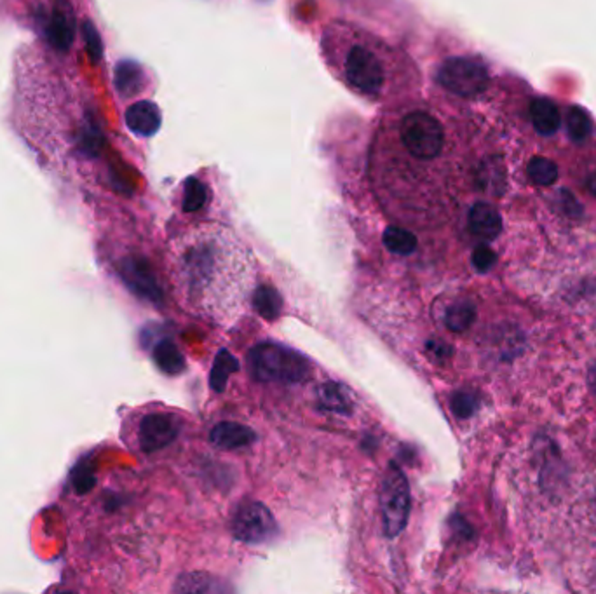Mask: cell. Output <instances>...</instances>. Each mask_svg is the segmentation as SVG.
<instances>
[{
	"label": "cell",
	"instance_id": "obj_1",
	"mask_svg": "<svg viewBox=\"0 0 596 594\" xmlns=\"http://www.w3.org/2000/svg\"><path fill=\"white\" fill-rule=\"evenodd\" d=\"M241 270V267H229L224 265L222 253L215 244L207 241H197L183 250L179 278L182 286L185 298L192 300L194 304L207 306L209 298H215V288L220 283L231 285L229 272Z\"/></svg>",
	"mask_w": 596,
	"mask_h": 594
},
{
	"label": "cell",
	"instance_id": "obj_2",
	"mask_svg": "<svg viewBox=\"0 0 596 594\" xmlns=\"http://www.w3.org/2000/svg\"><path fill=\"white\" fill-rule=\"evenodd\" d=\"M248 364L260 382L298 384L311 377L312 366L306 356L281 345L265 342L250 351Z\"/></svg>",
	"mask_w": 596,
	"mask_h": 594
},
{
	"label": "cell",
	"instance_id": "obj_3",
	"mask_svg": "<svg viewBox=\"0 0 596 594\" xmlns=\"http://www.w3.org/2000/svg\"><path fill=\"white\" fill-rule=\"evenodd\" d=\"M410 485L405 472L390 462L381 490V509L382 521L388 537H398L408 523L410 516Z\"/></svg>",
	"mask_w": 596,
	"mask_h": 594
},
{
	"label": "cell",
	"instance_id": "obj_4",
	"mask_svg": "<svg viewBox=\"0 0 596 594\" xmlns=\"http://www.w3.org/2000/svg\"><path fill=\"white\" fill-rule=\"evenodd\" d=\"M489 70L474 58L455 56L441 63L438 82L441 86L463 98H472L481 95L489 87Z\"/></svg>",
	"mask_w": 596,
	"mask_h": 594
},
{
	"label": "cell",
	"instance_id": "obj_5",
	"mask_svg": "<svg viewBox=\"0 0 596 594\" xmlns=\"http://www.w3.org/2000/svg\"><path fill=\"white\" fill-rule=\"evenodd\" d=\"M399 134L405 149L420 160L436 159L445 145V133L440 123L426 112L408 114L401 123Z\"/></svg>",
	"mask_w": 596,
	"mask_h": 594
},
{
	"label": "cell",
	"instance_id": "obj_6",
	"mask_svg": "<svg viewBox=\"0 0 596 594\" xmlns=\"http://www.w3.org/2000/svg\"><path fill=\"white\" fill-rule=\"evenodd\" d=\"M344 78L364 96H377L384 86V67L377 54L354 44L344 59Z\"/></svg>",
	"mask_w": 596,
	"mask_h": 594
},
{
	"label": "cell",
	"instance_id": "obj_7",
	"mask_svg": "<svg viewBox=\"0 0 596 594\" xmlns=\"http://www.w3.org/2000/svg\"><path fill=\"white\" fill-rule=\"evenodd\" d=\"M233 534L241 543H269L278 534V523L263 504L248 502L239 507L234 517Z\"/></svg>",
	"mask_w": 596,
	"mask_h": 594
},
{
	"label": "cell",
	"instance_id": "obj_8",
	"mask_svg": "<svg viewBox=\"0 0 596 594\" xmlns=\"http://www.w3.org/2000/svg\"><path fill=\"white\" fill-rule=\"evenodd\" d=\"M179 424L177 420L168 414L147 415L138 431V441L140 448L145 453H154L157 450H162L164 446L171 444L179 436Z\"/></svg>",
	"mask_w": 596,
	"mask_h": 594
},
{
	"label": "cell",
	"instance_id": "obj_9",
	"mask_svg": "<svg viewBox=\"0 0 596 594\" xmlns=\"http://www.w3.org/2000/svg\"><path fill=\"white\" fill-rule=\"evenodd\" d=\"M123 276L128 281V285L142 297L152 300V302H160L162 293L157 283L156 276L152 269L149 267L147 261L143 260H128L126 265L123 267Z\"/></svg>",
	"mask_w": 596,
	"mask_h": 594
},
{
	"label": "cell",
	"instance_id": "obj_10",
	"mask_svg": "<svg viewBox=\"0 0 596 594\" xmlns=\"http://www.w3.org/2000/svg\"><path fill=\"white\" fill-rule=\"evenodd\" d=\"M469 231L481 239V241H493L502 231V218L499 211L487 203H476L469 211Z\"/></svg>",
	"mask_w": 596,
	"mask_h": 594
},
{
	"label": "cell",
	"instance_id": "obj_11",
	"mask_svg": "<svg viewBox=\"0 0 596 594\" xmlns=\"http://www.w3.org/2000/svg\"><path fill=\"white\" fill-rule=\"evenodd\" d=\"M160 123L162 117L159 106L147 100L131 105L126 112V126L138 136H154L160 128Z\"/></svg>",
	"mask_w": 596,
	"mask_h": 594
},
{
	"label": "cell",
	"instance_id": "obj_12",
	"mask_svg": "<svg viewBox=\"0 0 596 594\" xmlns=\"http://www.w3.org/2000/svg\"><path fill=\"white\" fill-rule=\"evenodd\" d=\"M74 14L70 5L60 2L52 13L51 22L48 25V39L58 51H69L74 41Z\"/></svg>",
	"mask_w": 596,
	"mask_h": 594
},
{
	"label": "cell",
	"instance_id": "obj_13",
	"mask_svg": "<svg viewBox=\"0 0 596 594\" xmlns=\"http://www.w3.org/2000/svg\"><path fill=\"white\" fill-rule=\"evenodd\" d=\"M255 438L257 434L250 427L235 422H220L209 433L211 443L222 450H235L248 446L255 441Z\"/></svg>",
	"mask_w": 596,
	"mask_h": 594
},
{
	"label": "cell",
	"instance_id": "obj_14",
	"mask_svg": "<svg viewBox=\"0 0 596 594\" xmlns=\"http://www.w3.org/2000/svg\"><path fill=\"white\" fill-rule=\"evenodd\" d=\"M114 82H115V89L121 96H124V98L136 96L145 87V72L136 61L123 59L115 67Z\"/></svg>",
	"mask_w": 596,
	"mask_h": 594
},
{
	"label": "cell",
	"instance_id": "obj_15",
	"mask_svg": "<svg viewBox=\"0 0 596 594\" xmlns=\"http://www.w3.org/2000/svg\"><path fill=\"white\" fill-rule=\"evenodd\" d=\"M317 408L330 414L349 415L353 412V403L342 386L335 382H326L317 388L316 392Z\"/></svg>",
	"mask_w": 596,
	"mask_h": 594
},
{
	"label": "cell",
	"instance_id": "obj_16",
	"mask_svg": "<svg viewBox=\"0 0 596 594\" xmlns=\"http://www.w3.org/2000/svg\"><path fill=\"white\" fill-rule=\"evenodd\" d=\"M530 119L534 128L543 136H553L560 130V112L551 100L537 98L530 105Z\"/></svg>",
	"mask_w": 596,
	"mask_h": 594
},
{
	"label": "cell",
	"instance_id": "obj_17",
	"mask_svg": "<svg viewBox=\"0 0 596 594\" xmlns=\"http://www.w3.org/2000/svg\"><path fill=\"white\" fill-rule=\"evenodd\" d=\"M177 593H224L227 591V586H224L220 580L215 577L196 571V573H187L182 575L175 586Z\"/></svg>",
	"mask_w": 596,
	"mask_h": 594
},
{
	"label": "cell",
	"instance_id": "obj_18",
	"mask_svg": "<svg viewBox=\"0 0 596 594\" xmlns=\"http://www.w3.org/2000/svg\"><path fill=\"white\" fill-rule=\"evenodd\" d=\"M156 364L168 375H179L185 370V358L171 340H160L154 349Z\"/></svg>",
	"mask_w": 596,
	"mask_h": 594
},
{
	"label": "cell",
	"instance_id": "obj_19",
	"mask_svg": "<svg viewBox=\"0 0 596 594\" xmlns=\"http://www.w3.org/2000/svg\"><path fill=\"white\" fill-rule=\"evenodd\" d=\"M253 306L263 319L274 321L283 310V298L272 286H259L253 295Z\"/></svg>",
	"mask_w": 596,
	"mask_h": 594
},
{
	"label": "cell",
	"instance_id": "obj_20",
	"mask_svg": "<svg viewBox=\"0 0 596 594\" xmlns=\"http://www.w3.org/2000/svg\"><path fill=\"white\" fill-rule=\"evenodd\" d=\"M239 370V361L234 358L229 351H220L215 358L211 375H209V386L216 392H224L227 386L229 377Z\"/></svg>",
	"mask_w": 596,
	"mask_h": 594
},
{
	"label": "cell",
	"instance_id": "obj_21",
	"mask_svg": "<svg viewBox=\"0 0 596 594\" xmlns=\"http://www.w3.org/2000/svg\"><path fill=\"white\" fill-rule=\"evenodd\" d=\"M476 319V309L471 302H457L450 306L445 315V324L448 330L461 334L467 330Z\"/></svg>",
	"mask_w": 596,
	"mask_h": 594
},
{
	"label": "cell",
	"instance_id": "obj_22",
	"mask_svg": "<svg viewBox=\"0 0 596 594\" xmlns=\"http://www.w3.org/2000/svg\"><path fill=\"white\" fill-rule=\"evenodd\" d=\"M567 128L572 140L575 143H582L593 134V121L584 108L572 106L567 115Z\"/></svg>",
	"mask_w": 596,
	"mask_h": 594
},
{
	"label": "cell",
	"instance_id": "obj_23",
	"mask_svg": "<svg viewBox=\"0 0 596 594\" xmlns=\"http://www.w3.org/2000/svg\"><path fill=\"white\" fill-rule=\"evenodd\" d=\"M384 244L390 253L410 255L417 248V237L401 227H388L384 233Z\"/></svg>",
	"mask_w": 596,
	"mask_h": 594
},
{
	"label": "cell",
	"instance_id": "obj_24",
	"mask_svg": "<svg viewBox=\"0 0 596 594\" xmlns=\"http://www.w3.org/2000/svg\"><path fill=\"white\" fill-rule=\"evenodd\" d=\"M528 178L536 185H553L558 180V168L547 157H534L528 162Z\"/></svg>",
	"mask_w": 596,
	"mask_h": 594
},
{
	"label": "cell",
	"instance_id": "obj_25",
	"mask_svg": "<svg viewBox=\"0 0 596 594\" xmlns=\"http://www.w3.org/2000/svg\"><path fill=\"white\" fill-rule=\"evenodd\" d=\"M207 201L206 185L197 178H188L185 181V192H183V211L196 213L203 209Z\"/></svg>",
	"mask_w": 596,
	"mask_h": 594
},
{
	"label": "cell",
	"instance_id": "obj_26",
	"mask_svg": "<svg viewBox=\"0 0 596 594\" xmlns=\"http://www.w3.org/2000/svg\"><path fill=\"white\" fill-rule=\"evenodd\" d=\"M82 39L86 42V51L89 54L91 61L98 63L104 54V46H102V39H100L96 26L93 25L89 20H86L82 23Z\"/></svg>",
	"mask_w": 596,
	"mask_h": 594
},
{
	"label": "cell",
	"instance_id": "obj_27",
	"mask_svg": "<svg viewBox=\"0 0 596 594\" xmlns=\"http://www.w3.org/2000/svg\"><path fill=\"white\" fill-rule=\"evenodd\" d=\"M78 143H80V149L87 154H98L102 143H104V138L100 134V131L96 126H84L82 131H80V138H78Z\"/></svg>",
	"mask_w": 596,
	"mask_h": 594
},
{
	"label": "cell",
	"instance_id": "obj_28",
	"mask_svg": "<svg viewBox=\"0 0 596 594\" xmlns=\"http://www.w3.org/2000/svg\"><path fill=\"white\" fill-rule=\"evenodd\" d=\"M476 398L467 394V392H457L454 398H452V410L454 414L461 418H466V416H471V415L476 412Z\"/></svg>",
	"mask_w": 596,
	"mask_h": 594
},
{
	"label": "cell",
	"instance_id": "obj_29",
	"mask_svg": "<svg viewBox=\"0 0 596 594\" xmlns=\"http://www.w3.org/2000/svg\"><path fill=\"white\" fill-rule=\"evenodd\" d=\"M493 261H495V255H493V251L489 246L481 244V246H478L474 250V253H472V263H474L476 270L487 272L492 267Z\"/></svg>",
	"mask_w": 596,
	"mask_h": 594
},
{
	"label": "cell",
	"instance_id": "obj_30",
	"mask_svg": "<svg viewBox=\"0 0 596 594\" xmlns=\"http://www.w3.org/2000/svg\"><path fill=\"white\" fill-rule=\"evenodd\" d=\"M588 386H590V390L595 394L596 398V362L591 364V368L588 371Z\"/></svg>",
	"mask_w": 596,
	"mask_h": 594
},
{
	"label": "cell",
	"instance_id": "obj_31",
	"mask_svg": "<svg viewBox=\"0 0 596 594\" xmlns=\"http://www.w3.org/2000/svg\"><path fill=\"white\" fill-rule=\"evenodd\" d=\"M588 188H590V192L596 197V173L593 177L588 178Z\"/></svg>",
	"mask_w": 596,
	"mask_h": 594
},
{
	"label": "cell",
	"instance_id": "obj_32",
	"mask_svg": "<svg viewBox=\"0 0 596 594\" xmlns=\"http://www.w3.org/2000/svg\"><path fill=\"white\" fill-rule=\"evenodd\" d=\"M261 2H265V0H261Z\"/></svg>",
	"mask_w": 596,
	"mask_h": 594
}]
</instances>
